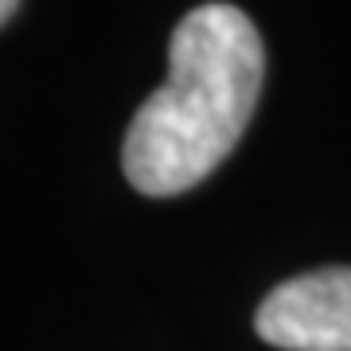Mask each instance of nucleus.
Segmentation results:
<instances>
[{
    "label": "nucleus",
    "mask_w": 351,
    "mask_h": 351,
    "mask_svg": "<svg viewBox=\"0 0 351 351\" xmlns=\"http://www.w3.org/2000/svg\"><path fill=\"white\" fill-rule=\"evenodd\" d=\"M254 328L281 351H351V265L281 281L258 304Z\"/></svg>",
    "instance_id": "f03ea898"
},
{
    "label": "nucleus",
    "mask_w": 351,
    "mask_h": 351,
    "mask_svg": "<svg viewBox=\"0 0 351 351\" xmlns=\"http://www.w3.org/2000/svg\"><path fill=\"white\" fill-rule=\"evenodd\" d=\"M16 4H20V0H0V16H4V20H12Z\"/></svg>",
    "instance_id": "7ed1b4c3"
},
{
    "label": "nucleus",
    "mask_w": 351,
    "mask_h": 351,
    "mask_svg": "<svg viewBox=\"0 0 351 351\" xmlns=\"http://www.w3.org/2000/svg\"><path fill=\"white\" fill-rule=\"evenodd\" d=\"M265 47L234 4H203L168 43V82L137 110L121 168L141 195L203 184L246 133L262 94Z\"/></svg>",
    "instance_id": "f257e3e1"
}]
</instances>
